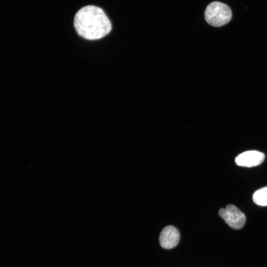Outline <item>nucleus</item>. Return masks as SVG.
<instances>
[{"label": "nucleus", "instance_id": "423d86ee", "mask_svg": "<svg viewBox=\"0 0 267 267\" xmlns=\"http://www.w3.org/2000/svg\"><path fill=\"white\" fill-rule=\"evenodd\" d=\"M254 203L259 206H267V186L255 192L253 195Z\"/></svg>", "mask_w": 267, "mask_h": 267}, {"label": "nucleus", "instance_id": "f257e3e1", "mask_svg": "<svg viewBox=\"0 0 267 267\" xmlns=\"http://www.w3.org/2000/svg\"><path fill=\"white\" fill-rule=\"evenodd\" d=\"M74 25L80 36L89 40L100 39L112 29L111 22L104 11L91 5L84 6L77 11Z\"/></svg>", "mask_w": 267, "mask_h": 267}, {"label": "nucleus", "instance_id": "39448f33", "mask_svg": "<svg viewBox=\"0 0 267 267\" xmlns=\"http://www.w3.org/2000/svg\"><path fill=\"white\" fill-rule=\"evenodd\" d=\"M265 158L263 153L256 150H250L238 155L235 159V162L239 166L253 167L261 164Z\"/></svg>", "mask_w": 267, "mask_h": 267}, {"label": "nucleus", "instance_id": "7ed1b4c3", "mask_svg": "<svg viewBox=\"0 0 267 267\" xmlns=\"http://www.w3.org/2000/svg\"><path fill=\"white\" fill-rule=\"evenodd\" d=\"M220 217L231 228L239 229L246 222V217L239 209L233 205H228L225 208H221L219 212Z\"/></svg>", "mask_w": 267, "mask_h": 267}, {"label": "nucleus", "instance_id": "20e7f679", "mask_svg": "<svg viewBox=\"0 0 267 267\" xmlns=\"http://www.w3.org/2000/svg\"><path fill=\"white\" fill-rule=\"evenodd\" d=\"M180 240V233L174 226L168 225L162 230L159 236L160 246L165 249H172L177 246Z\"/></svg>", "mask_w": 267, "mask_h": 267}, {"label": "nucleus", "instance_id": "f03ea898", "mask_svg": "<svg viewBox=\"0 0 267 267\" xmlns=\"http://www.w3.org/2000/svg\"><path fill=\"white\" fill-rule=\"evenodd\" d=\"M204 17L210 25L221 27L229 22L232 17V12L229 7L225 3L213 1L206 7Z\"/></svg>", "mask_w": 267, "mask_h": 267}]
</instances>
